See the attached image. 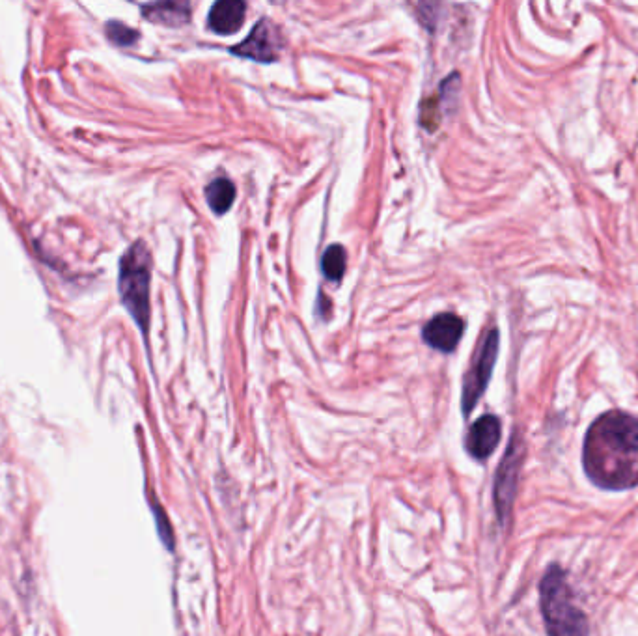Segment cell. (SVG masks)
Segmentation results:
<instances>
[{"label":"cell","mask_w":638,"mask_h":636,"mask_svg":"<svg viewBox=\"0 0 638 636\" xmlns=\"http://www.w3.org/2000/svg\"><path fill=\"white\" fill-rule=\"evenodd\" d=\"M583 467L592 484L624 491L638 485V420L609 411L590 426L583 448Z\"/></svg>","instance_id":"1"},{"label":"cell","mask_w":638,"mask_h":636,"mask_svg":"<svg viewBox=\"0 0 638 636\" xmlns=\"http://www.w3.org/2000/svg\"><path fill=\"white\" fill-rule=\"evenodd\" d=\"M540 605L549 636H588L590 623L583 610L573 601L566 573L551 566L540 584Z\"/></svg>","instance_id":"2"},{"label":"cell","mask_w":638,"mask_h":636,"mask_svg":"<svg viewBox=\"0 0 638 636\" xmlns=\"http://www.w3.org/2000/svg\"><path fill=\"white\" fill-rule=\"evenodd\" d=\"M150 282H152V254L144 241L131 245L120 262V297L131 318L137 321L142 334L150 327Z\"/></svg>","instance_id":"3"},{"label":"cell","mask_w":638,"mask_h":636,"mask_svg":"<svg viewBox=\"0 0 638 636\" xmlns=\"http://www.w3.org/2000/svg\"><path fill=\"white\" fill-rule=\"evenodd\" d=\"M497 353H499V331L491 329V331H487L482 344L478 347L471 368L465 377V383H463L461 407H463L465 415H471L472 409L476 407V403L486 392L493 368H495V362H497Z\"/></svg>","instance_id":"4"},{"label":"cell","mask_w":638,"mask_h":636,"mask_svg":"<svg viewBox=\"0 0 638 636\" xmlns=\"http://www.w3.org/2000/svg\"><path fill=\"white\" fill-rule=\"evenodd\" d=\"M523 443L519 441V437H512V443L508 446L506 454L500 461L497 476H495V510L499 517L500 525H506L512 508H514L515 493H517V484H519V472L523 465Z\"/></svg>","instance_id":"5"},{"label":"cell","mask_w":638,"mask_h":636,"mask_svg":"<svg viewBox=\"0 0 638 636\" xmlns=\"http://www.w3.org/2000/svg\"><path fill=\"white\" fill-rule=\"evenodd\" d=\"M280 49V34L277 28L273 27L267 19L260 21L256 27L252 28L249 38L245 42L239 43L232 53L256 62H275Z\"/></svg>","instance_id":"6"},{"label":"cell","mask_w":638,"mask_h":636,"mask_svg":"<svg viewBox=\"0 0 638 636\" xmlns=\"http://www.w3.org/2000/svg\"><path fill=\"white\" fill-rule=\"evenodd\" d=\"M465 331L463 319L456 314H439L431 319L430 323L424 327V340L433 349H439L443 353L454 351Z\"/></svg>","instance_id":"7"},{"label":"cell","mask_w":638,"mask_h":636,"mask_svg":"<svg viewBox=\"0 0 638 636\" xmlns=\"http://www.w3.org/2000/svg\"><path fill=\"white\" fill-rule=\"evenodd\" d=\"M500 433H502V428H500V420L497 416L486 415L478 418L472 424L469 435H467V452L474 459L484 461L497 450Z\"/></svg>","instance_id":"8"},{"label":"cell","mask_w":638,"mask_h":636,"mask_svg":"<svg viewBox=\"0 0 638 636\" xmlns=\"http://www.w3.org/2000/svg\"><path fill=\"white\" fill-rule=\"evenodd\" d=\"M245 12L247 4L241 0H221L211 6L208 17V27L221 34H236L239 28L245 23Z\"/></svg>","instance_id":"9"},{"label":"cell","mask_w":638,"mask_h":636,"mask_svg":"<svg viewBox=\"0 0 638 636\" xmlns=\"http://www.w3.org/2000/svg\"><path fill=\"white\" fill-rule=\"evenodd\" d=\"M146 19L167 27H181L191 19V6L187 2H163L142 6Z\"/></svg>","instance_id":"10"},{"label":"cell","mask_w":638,"mask_h":636,"mask_svg":"<svg viewBox=\"0 0 638 636\" xmlns=\"http://www.w3.org/2000/svg\"><path fill=\"white\" fill-rule=\"evenodd\" d=\"M206 200H208L209 208L213 209L217 215H224L234 206L236 185L226 178L211 181L206 187Z\"/></svg>","instance_id":"11"},{"label":"cell","mask_w":638,"mask_h":636,"mask_svg":"<svg viewBox=\"0 0 638 636\" xmlns=\"http://www.w3.org/2000/svg\"><path fill=\"white\" fill-rule=\"evenodd\" d=\"M347 256L346 250L342 245H333L329 249L325 250L323 258H321V271L323 275L333 280V282H340L344 273H346Z\"/></svg>","instance_id":"12"},{"label":"cell","mask_w":638,"mask_h":636,"mask_svg":"<svg viewBox=\"0 0 638 636\" xmlns=\"http://www.w3.org/2000/svg\"><path fill=\"white\" fill-rule=\"evenodd\" d=\"M107 36L120 47L133 45L139 40V32H135L133 28L125 27L124 23H118V21H111L107 25Z\"/></svg>","instance_id":"13"},{"label":"cell","mask_w":638,"mask_h":636,"mask_svg":"<svg viewBox=\"0 0 638 636\" xmlns=\"http://www.w3.org/2000/svg\"><path fill=\"white\" fill-rule=\"evenodd\" d=\"M422 125H426L430 131H433L439 125V105L437 99H426L422 103Z\"/></svg>","instance_id":"14"}]
</instances>
